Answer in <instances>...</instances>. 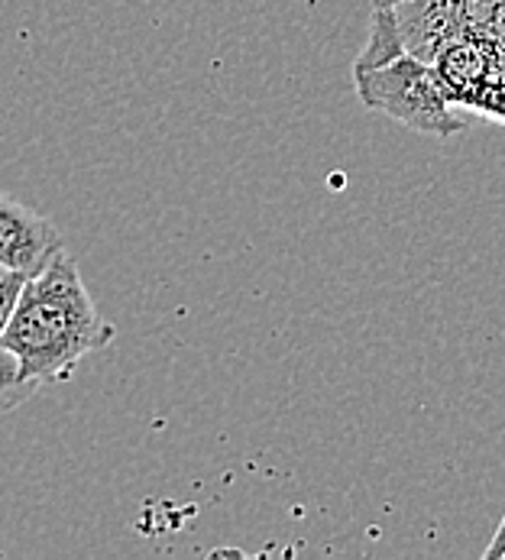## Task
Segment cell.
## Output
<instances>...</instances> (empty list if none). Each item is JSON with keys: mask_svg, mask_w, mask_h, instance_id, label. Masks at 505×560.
<instances>
[{"mask_svg": "<svg viewBox=\"0 0 505 560\" xmlns=\"http://www.w3.org/2000/svg\"><path fill=\"white\" fill-rule=\"evenodd\" d=\"M117 327L101 315L66 243L26 276L0 347L39 386L69 383L87 353L110 347Z\"/></svg>", "mask_w": 505, "mask_h": 560, "instance_id": "6da1fadb", "label": "cell"}, {"mask_svg": "<svg viewBox=\"0 0 505 560\" xmlns=\"http://www.w3.org/2000/svg\"><path fill=\"white\" fill-rule=\"evenodd\" d=\"M353 88L366 110L386 114L415 133L454 137L470 124V117L447 101L431 62L412 49L383 66L353 69Z\"/></svg>", "mask_w": 505, "mask_h": 560, "instance_id": "7a4b0ae2", "label": "cell"}, {"mask_svg": "<svg viewBox=\"0 0 505 560\" xmlns=\"http://www.w3.org/2000/svg\"><path fill=\"white\" fill-rule=\"evenodd\" d=\"M62 237L56 224L36 208L23 205L10 191L0 188V266L16 272H36L56 249Z\"/></svg>", "mask_w": 505, "mask_h": 560, "instance_id": "3957f363", "label": "cell"}, {"mask_svg": "<svg viewBox=\"0 0 505 560\" xmlns=\"http://www.w3.org/2000/svg\"><path fill=\"white\" fill-rule=\"evenodd\" d=\"M409 52V43H406V33H402V23H399V13L392 7H373V16H369V36H366V46L363 52L356 56L353 69H369V66H383L396 56Z\"/></svg>", "mask_w": 505, "mask_h": 560, "instance_id": "277c9868", "label": "cell"}, {"mask_svg": "<svg viewBox=\"0 0 505 560\" xmlns=\"http://www.w3.org/2000/svg\"><path fill=\"white\" fill-rule=\"evenodd\" d=\"M39 389L43 386L23 370V363L7 347H0V415L16 411L20 405L33 399Z\"/></svg>", "mask_w": 505, "mask_h": 560, "instance_id": "5b68a950", "label": "cell"}, {"mask_svg": "<svg viewBox=\"0 0 505 560\" xmlns=\"http://www.w3.org/2000/svg\"><path fill=\"white\" fill-rule=\"evenodd\" d=\"M454 107L463 110L467 117H486V120L505 124V79L500 72L483 79L477 88H470L463 97H457Z\"/></svg>", "mask_w": 505, "mask_h": 560, "instance_id": "8992f818", "label": "cell"}, {"mask_svg": "<svg viewBox=\"0 0 505 560\" xmlns=\"http://www.w3.org/2000/svg\"><path fill=\"white\" fill-rule=\"evenodd\" d=\"M23 282H26V272H16V269L0 272V337H3L7 324L13 318V308H16V299L23 292Z\"/></svg>", "mask_w": 505, "mask_h": 560, "instance_id": "52a82bcc", "label": "cell"}, {"mask_svg": "<svg viewBox=\"0 0 505 560\" xmlns=\"http://www.w3.org/2000/svg\"><path fill=\"white\" fill-rule=\"evenodd\" d=\"M483 558H486V560H505V515H503V522H500V528H496V535H493V541L486 545Z\"/></svg>", "mask_w": 505, "mask_h": 560, "instance_id": "ba28073f", "label": "cell"}, {"mask_svg": "<svg viewBox=\"0 0 505 560\" xmlns=\"http://www.w3.org/2000/svg\"><path fill=\"white\" fill-rule=\"evenodd\" d=\"M373 7H392V10H409V16L412 13H419L427 7V0H373ZM399 16H406V13H399Z\"/></svg>", "mask_w": 505, "mask_h": 560, "instance_id": "9c48e42d", "label": "cell"}, {"mask_svg": "<svg viewBox=\"0 0 505 560\" xmlns=\"http://www.w3.org/2000/svg\"><path fill=\"white\" fill-rule=\"evenodd\" d=\"M496 49V72L505 79V43H500V46H493Z\"/></svg>", "mask_w": 505, "mask_h": 560, "instance_id": "30bf717a", "label": "cell"}, {"mask_svg": "<svg viewBox=\"0 0 505 560\" xmlns=\"http://www.w3.org/2000/svg\"><path fill=\"white\" fill-rule=\"evenodd\" d=\"M0 272H7V269H3V266H0Z\"/></svg>", "mask_w": 505, "mask_h": 560, "instance_id": "8fae6325", "label": "cell"}]
</instances>
